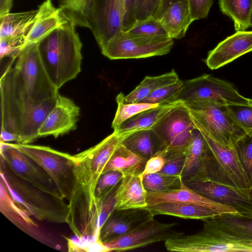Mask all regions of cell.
Wrapping results in <instances>:
<instances>
[{"instance_id":"obj_12","label":"cell","mask_w":252,"mask_h":252,"mask_svg":"<svg viewBox=\"0 0 252 252\" xmlns=\"http://www.w3.org/2000/svg\"><path fill=\"white\" fill-rule=\"evenodd\" d=\"M125 0H93L89 29L101 50L123 30Z\"/></svg>"},{"instance_id":"obj_6","label":"cell","mask_w":252,"mask_h":252,"mask_svg":"<svg viewBox=\"0 0 252 252\" xmlns=\"http://www.w3.org/2000/svg\"><path fill=\"white\" fill-rule=\"evenodd\" d=\"M195 128L188 109L180 101L151 128L161 144L155 156H161L165 162L185 156Z\"/></svg>"},{"instance_id":"obj_46","label":"cell","mask_w":252,"mask_h":252,"mask_svg":"<svg viewBox=\"0 0 252 252\" xmlns=\"http://www.w3.org/2000/svg\"><path fill=\"white\" fill-rule=\"evenodd\" d=\"M186 0H160L157 11L154 17L159 19L163 11L173 3L179 1Z\"/></svg>"},{"instance_id":"obj_35","label":"cell","mask_w":252,"mask_h":252,"mask_svg":"<svg viewBox=\"0 0 252 252\" xmlns=\"http://www.w3.org/2000/svg\"><path fill=\"white\" fill-rule=\"evenodd\" d=\"M183 84L184 81L179 79L174 83L157 90L139 102L162 105L177 101V96Z\"/></svg>"},{"instance_id":"obj_24","label":"cell","mask_w":252,"mask_h":252,"mask_svg":"<svg viewBox=\"0 0 252 252\" xmlns=\"http://www.w3.org/2000/svg\"><path fill=\"white\" fill-rule=\"evenodd\" d=\"M168 36L181 39L185 36L192 22L188 0L175 2L168 6L158 19Z\"/></svg>"},{"instance_id":"obj_1","label":"cell","mask_w":252,"mask_h":252,"mask_svg":"<svg viewBox=\"0 0 252 252\" xmlns=\"http://www.w3.org/2000/svg\"><path fill=\"white\" fill-rule=\"evenodd\" d=\"M58 90L45 69L37 43L26 46L1 76V130L14 134L17 142L22 117L34 106L57 97Z\"/></svg>"},{"instance_id":"obj_19","label":"cell","mask_w":252,"mask_h":252,"mask_svg":"<svg viewBox=\"0 0 252 252\" xmlns=\"http://www.w3.org/2000/svg\"><path fill=\"white\" fill-rule=\"evenodd\" d=\"M66 18L60 8L54 6L52 0H45L37 9L25 47L39 42L62 25Z\"/></svg>"},{"instance_id":"obj_43","label":"cell","mask_w":252,"mask_h":252,"mask_svg":"<svg viewBox=\"0 0 252 252\" xmlns=\"http://www.w3.org/2000/svg\"><path fill=\"white\" fill-rule=\"evenodd\" d=\"M185 161V156L167 161L165 162L162 169L159 172L166 175L182 177Z\"/></svg>"},{"instance_id":"obj_11","label":"cell","mask_w":252,"mask_h":252,"mask_svg":"<svg viewBox=\"0 0 252 252\" xmlns=\"http://www.w3.org/2000/svg\"><path fill=\"white\" fill-rule=\"evenodd\" d=\"M0 156L8 168L20 179L46 193L62 197L44 170L11 143L0 141Z\"/></svg>"},{"instance_id":"obj_9","label":"cell","mask_w":252,"mask_h":252,"mask_svg":"<svg viewBox=\"0 0 252 252\" xmlns=\"http://www.w3.org/2000/svg\"><path fill=\"white\" fill-rule=\"evenodd\" d=\"M173 45L169 36H148L118 33L102 49L110 60L146 58L167 54Z\"/></svg>"},{"instance_id":"obj_5","label":"cell","mask_w":252,"mask_h":252,"mask_svg":"<svg viewBox=\"0 0 252 252\" xmlns=\"http://www.w3.org/2000/svg\"><path fill=\"white\" fill-rule=\"evenodd\" d=\"M0 176L14 200L31 216L40 221L66 223L68 208L63 198L46 193L28 183L6 177L1 170Z\"/></svg>"},{"instance_id":"obj_41","label":"cell","mask_w":252,"mask_h":252,"mask_svg":"<svg viewBox=\"0 0 252 252\" xmlns=\"http://www.w3.org/2000/svg\"><path fill=\"white\" fill-rule=\"evenodd\" d=\"M189 13L193 21L206 18L213 0H188Z\"/></svg>"},{"instance_id":"obj_22","label":"cell","mask_w":252,"mask_h":252,"mask_svg":"<svg viewBox=\"0 0 252 252\" xmlns=\"http://www.w3.org/2000/svg\"><path fill=\"white\" fill-rule=\"evenodd\" d=\"M0 200V211L6 218L30 236L35 239L39 237L38 227L31 215L14 200L1 179Z\"/></svg>"},{"instance_id":"obj_34","label":"cell","mask_w":252,"mask_h":252,"mask_svg":"<svg viewBox=\"0 0 252 252\" xmlns=\"http://www.w3.org/2000/svg\"><path fill=\"white\" fill-rule=\"evenodd\" d=\"M183 183L181 176L168 175L160 172L143 177V183L147 191L166 192L180 188Z\"/></svg>"},{"instance_id":"obj_16","label":"cell","mask_w":252,"mask_h":252,"mask_svg":"<svg viewBox=\"0 0 252 252\" xmlns=\"http://www.w3.org/2000/svg\"><path fill=\"white\" fill-rule=\"evenodd\" d=\"M153 217V213L146 207L114 209L101 228L100 239L104 243L126 234Z\"/></svg>"},{"instance_id":"obj_37","label":"cell","mask_w":252,"mask_h":252,"mask_svg":"<svg viewBox=\"0 0 252 252\" xmlns=\"http://www.w3.org/2000/svg\"><path fill=\"white\" fill-rule=\"evenodd\" d=\"M124 32L130 34L168 36L159 20L153 16L143 20H136L130 28Z\"/></svg>"},{"instance_id":"obj_3","label":"cell","mask_w":252,"mask_h":252,"mask_svg":"<svg viewBox=\"0 0 252 252\" xmlns=\"http://www.w3.org/2000/svg\"><path fill=\"white\" fill-rule=\"evenodd\" d=\"M202 220L201 231L166 240L164 241L166 249L179 252H252V239L228 232L213 223L209 218Z\"/></svg>"},{"instance_id":"obj_2","label":"cell","mask_w":252,"mask_h":252,"mask_svg":"<svg viewBox=\"0 0 252 252\" xmlns=\"http://www.w3.org/2000/svg\"><path fill=\"white\" fill-rule=\"evenodd\" d=\"M75 26L66 18L62 25L37 43L45 69L58 89L74 79L81 70L82 44Z\"/></svg>"},{"instance_id":"obj_27","label":"cell","mask_w":252,"mask_h":252,"mask_svg":"<svg viewBox=\"0 0 252 252\" xmlns=\"http://www.w3.org/2000/svg\"><path fill=\"white\" fill-rule=\"evenodd\" d=\"M180 79L174 69L156 76H146L129 94H119L116 99L124 104L140 102L157 90L177 82Z\"/></svg>"},{"instance_id":"obj_40","label":"cell","mask_w":252,"mask_h":252,"mask_svg":"<svg viewBox=\"0 0 252 252\" xmlns=\"http://www.w3.org/2000/svg\"><path fill=\"white\" fill-rule=\"evenodd\" d=\"M123 177L122 173L115 171H107L101 175L97 183L94 193L97 204L118 185Z\"/></svg>"},{"instance_id":"obj_26","label":"cell","mask_w":252,"mask_h":252,"mask_svg":"<svg viewBox=\"0 0 252 252\" xmlns=\"http://www.w3.org/2000/svg\"><path fill=\"white\" fill-rule=\"evenodd\" d=\"M154 216L166 215L186 219L203 220L221 215L219 212L194 204L164 202L146 207Z\"/></svg>"},{"instance_id":"obj_47","label":"cell","mask_w":252,"mask_h":252,"mask_svg":"<svg viewBox=\"0 0 252 252\" xmlns=\"http://www.w3.org/2000/svg\"><path fill=\"white\" fill-rule=\"evenodd\" d=\"M12 2L13 0H0V17L10 13Z\"/></svg>"},{"instance_id":"obj_14","label":"cell","mask_w":252,"mask_h":252,"mask_svg":"<svg viewBox=\"0 0 252 252\" xmlns=\"http://www.w3.org/2000/svg\"><path fill=\"white\" fill-rule=\"evenodd\" d=\"M190 189L201 195L230 207L239 214L252 217V187L239 188L210 181L185 180Z\"/></svg>"},{"instance_id":"obj_18","label":"cell","mask_w":252,"mask_h":252,"mask_svg":"<svg viewBox=\"0 0 252 252\" xmlns=\"http://www.w3.org/2000/svg\"><path fill=\"white\" fill-rule=\"evenodd\" d=\"M148 205L164 202L194 204L205 206L223 214H238L234 209L208 199L196 192L183 182L180 189L166 192L147 191Z\"/></svg>"},{"instance_id":"obj_33","label":"cell","mask_w":252,"mask_h":252,"mask_svg":"<svg viewBox=\"0 0 252 252\" xmlns=\"http://www.w3.org/2000/svg\"><path fill=\"white\" fill-rule=\"evenodd\" d=\"M64 16L76 26L89 28L93 0H59Z\"/></svg>"},{"instance_id":"obj_10","label":"cell","mask_w":252,"mask_h":252,"mask_svg":"<svg viewBox=\"0 0 252 252\" xmlns=\"http://www.w3.org/2000/svg\"><path fill=\"white\" fill-rule=\"evenodd\" d=\"M204 100L227 105L246 104L250 98L242 95L229 82L210 74L184 81L176 101Z\"/></svg>"},{"instance_id":"obj_13","label":"cell","mask_w":252,"mask_h":252,"mask_svg":"<svg viewBox=\"0 0 252 252\" xmlns=\"http://www.w3.org/2000/svg\"><path fill=\"white\" fill-rule=\"evenodd\" d=\"M175 222L164 223L149 219L133 231L110 241L103 243L110 252L133 250L183 234L173 228Z\"/></svg>"},{"instance_id":"obj_42","label":"cell","mask_w":252,"mask_h":252,"mask_svg":"<svg viewBox=\"0 0 252 252\" xmlns=\"http://www.w3.org/2000/svg\"><path fill=\"white\" fill-rule=\"evenodd\" d=\"M160 0H137L136 20H140L154 16L158 7Z\"/></svg>"},{"instance_id":"obj_23","label":"cell","mask_w":252,"mask_h":252,"mask_svg":"<svg viewBox=\"0 0 252 252\" xmlns=\"http://www.w3.org/2000/svg\"><path fill=\"white\" fill-rule=\"evenodd\" d=\"M57 96L34 106L22 117L17 143L30 144L39 137L38 129L54 107Z\"/></svg>"},{"instance_id":"obj_39","label":"cell","mask_w":252,"mask_h":252,"mask_svg":"<svg viewBox=\"0 0 252 252\" xmlns=\"http://www.w3.org/2000/svg\"><path fill=\"white\" fill-rule=\"evenodd\" d=\"M230 117L246 133L252 131V99L242 104L226 105Z\"/></svg>"},{"instance_id":"obj_7","label":"cell","mask_w":252,"mask_h":252,"mask_svg":"<svg viewBox=\"0 0 252 252\" xmlns=\"http://www.w3.org/2000/svg\"><path fill=\"white\" fill-rule=\"evenodd\" d=\"M11 144L41 166L53 180L62 197L69 201L75 182L73 156L48 146Z\"/></svg>"},{"instance_id":"obj_29","label":"cell","mask_w":252,"mask_h":252,"mask_svg":"<svg viewBox=\"0 0 252 252\" xmlns=\"http://www.w3.org/2000/svg\"><path fill=\"white\" fill-rule=\"evenodd\" d=\"M147 161L130 151L122 143L108 161L103 174L109 171H115L120 172L123 176L140 175Z\"/></svg>"},{"instance_id":"obj_20","label":"cell","mask_w":252,"mask_h":252,"mask_svg":"<svg viewBox=\"0 0 252 252\" xmlns=\"http://www.w3.org/2000/svg\"><path fill=\"white\" fill-rule=\"evenodd\" d=\"M209 146L201 132L195 128L185 155L183 181L203 179Z\"/></svg>"},{"instance_id":"obj_17","label":"cell","mask_w":252,"mask_h":252,"mask_svg":"<svg viewBox=\"0 0 252 252\" xmlns=\"http://www.w3.org/2000/svg\"><path fill=\"white\" fill-rule=\"evenodd\" d=\"M251 51L252 31H236L210 51L205 62L210 69H216Z\"/></svg>"},{"instance_id":"obj_8","label":"cell","mask_w":252,"mask_h":252,"mask_svg":"<svg viewBox=\"0 0 252 252\" xmlns=\"http://www.w3.org/2000/svg\"><path fill=\"white\" fill-rule=\"evenodd\" d=\"M201 133L209 146L204 177L201 181L239 188L252 187L234 147L220 144Z\"/></svg>"},{"instance_id":"obj_25","label":"cell","mask_w":252,"mask_h":252,"mask_svg":"<svg viewBox=\"0 0 252 252\" xmlns=\"http://www.w3.org/2000/svg\"><path fill=\"white\" fill-rule=\"evenodd\" d=\"M37 10L9 13L0 17V39L19 41L25 44L32 26Z\"/></svg>"},{"instance_id":"obj_30","label":"cell","mask_w":252,"mask_h":252,"mask_svg":"<svg viewBox=\"0 0 252 252\" xmlns=\"http://www.w3.org/2000/svg\"><path fill=\"white\" fill-rule=\"evenodd\" d=\"M130 151L148 160L160 149L159 139L152 129H143L129 134L123 141Z\"/></svg>"},{"instance_id":"obj_48","label":"cell","mask_w":252,"mask_h":252,"mask_svg":"<svg viewBox=\"0 0 252 252\" xmlns=\"http://www.w3.org/2000/svg\"><path fill=\"white\" fill-rule=\"evenodd\" d=\"M251 25L252 26V18H251Z\"/></svg>"},{"instance_id":"obj_15","label":"cell","mask_w":252,"mask_h":252,"mask_svg":"<svg viewBox=\"0 0 252 252\" xmlns=\"http://www.w3.org/2000/svg\"><path fill=\"white\" fill-rule=\"evenodd\" d=\"M79 114V107L71 99L59 94L54 107L38 129V137L57 138L74 130Z\"/></svg>"},{"instance_id":"obj_45","label":"cell","mask_w":252,"mask_h":252,"mask_svg":"<svg viewBox=\"0 0 252 252\" xmlns=\"http://www.w3.org/2000/svg\"><path fill=\"white\" fill-rule=\"evenodd\" d=\"M165 163V159L160 156L156 155L146 162L144 169L140 175L143 177L147 175L159 172Z\"/></svg>"},{"instance_id":"obj_36","label":"cell","mask_w":252,"mask_h":252,"mask_svg":"<svg viewBox=\"0 0 252 252\" xmlns=\"http://www.w3.org/2000/svg\"><path fill=\"white\" fill-rule=\"evenodd\" d=\"M234 148L252 187V131L240 138Z\"/></svg>"},{"instance_id":"obj_21","label":"cell","mask_w":252,"mask_h":252,"mask_svg":"<svg viewBox=\"0 0 252 252\" xmlns=\"http://www.w3.org/2000/svg\"><path fill=\"white\" fill-rule=\"evenodd\" d=\"M147 205V190L140 175L123 176L116 190L115 209L140 208Z\"/></svg>"},{"instance_id":"obj_28","label":"cell","mask_w":252,"mask_h":252,"mask_svg":"<svg viewBox=\"0 0 252 252\" xmlns=\"http://www.w3.org/2000/svg\"><path fill=\"white\" fill-rule=\"evenodd\" d=\"M179 101L160 105L143 111L127 119L114 130L126 137L136 131L151 129L154 124Z\"/></svg>"},{"instance_id":"obj_44","label":"cell","mask_w":252,"mask_h":252,"mask_svg":"<svg viewBox=\"0 0 252 252\" xmlns=\"http://www.w3.org/2000/svg\"><path fill=\"white\" fill-rule=\"evenodd\" d=\"M137 0H125V12L123 30L126 31L135 22V10Z\"/></svg>"},{"instance_id":"obj_4","label":"cell","mask_w":252,"mask_h":252,"mask_svg":"<svg viewBox=\"0 0 252 252\" xmlns=\"http://www.w3.org/2000/svg\"><path fill=\"white\" fill-rule=\"evenodd\" d=\"M183 103L195 127L220 144L234 147L247 133L228 115L226 105L200 100Z\"/></svg>"},{"instance_id":"obj_38","label":"cell","mask_w":252,"mask_h":252,"mask_svg":"<svg viewBox=\"0 0 252 252\" xmlns=\"http://www.w3.org/2000/svg\"><path fill=\"white\" fill-rule=\"evenodd\" d=\"M117 103L118 107L111 125L113 129L134 115L160 105L158 104L144 102L124 104L120 101H117Z\"/></svg>"},{"instance_id":"obj_32","label":"cell","mask_w":252,"mask_h":252,"mask_svg":"<svg viewBox=\"0 0 252 252\" xmlns=\"http://www.w3.org/2000/svg\"><path fill=\"white\" fill-rule=\"evenodd\" d=\"M209 219L228 232L252 239V217L238 214H223Z\"/></svg>"},{"instance_id":"obj_31","label":"cell","mask_w":252,"mask_h":252,"mask_svg":"<svg viewBox=\"0 0 252 252\" xmlns=\"http://www.w3.org/2000/svg\"><path fill=\"white\" fill-rule=\"evenodd\" d=\"M219 3L221 12L233 20L235 31L252 26V0H219Z\"/></svg>"}]
</instances>
